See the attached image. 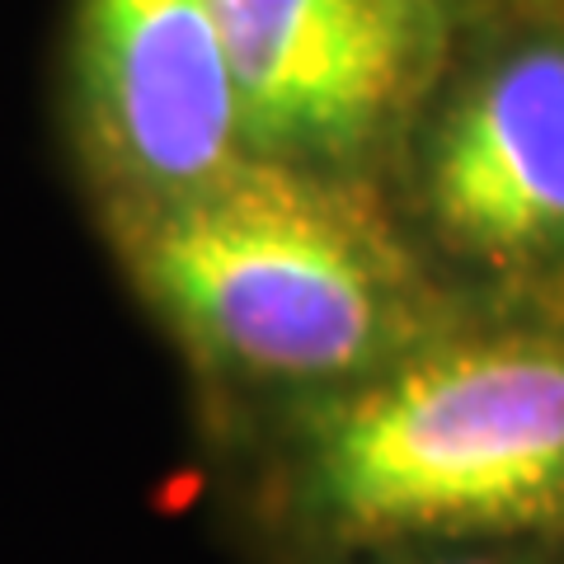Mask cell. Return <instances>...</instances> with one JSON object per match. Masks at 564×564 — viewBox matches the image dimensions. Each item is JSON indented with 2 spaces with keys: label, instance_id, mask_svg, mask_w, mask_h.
Masks as SVG:
<instances>
[{
  "label": "cell",
  "instance_id": "1",
  "mask_svg": "<svg viewBox=\"0 0 564 564\" xmlns=\"http://www.w3.org/2000/svg\"><path fill=\"white\" fill-rule=\"evenodd\" d=\"M109 221L141 296L217 377L321 400L437 339L423 269L352 170L250 151Z\"/></svg>",
  "mask_w": 564,
  "mask_h": 564
},
{
  "label": "cell",
  "instance_id": "2",
  "mask_svg": "<svg viewBox=\"0 0 564 564\" xmlns=\"http://www.w3.org/2000/svg\"><path fill=\"white\" fill-rule=\"evenodd\" d=\"M292 499L358 545L564 536V348L532 334L429 339L311 400Z\"/></svg>",
  "mask_w": 564,
  "mask_h": 564
},
{
  "label": "cell",
  "instance_id": "3",
  "mask_svg": "<svg viewBox=\"0 0 564 564\" xmlns=\"http://www.w3.org/2000/svg\"><path fill=\"white\" fill-rule=\"evenodd\" d=\"M250 151L358 170L433 95L452 0H212Z\"/></svg>",
  "mask_w": 564,
  "mask_h": 564
},
{
  "label": "cell",
  "instance_id": "4",
  "mask_svg": "<svg viewBox=\"0 0 564 564\" xmlns=\"http://www.w3.org/2000/svg\"><path fill=\"white\" fill-rule=\"evenodd\" d=\"M70 104L109 217L188 198L250 155L212 0H80Z\"/></svg>",
  "mask_w": 564,
  "mask_h": 564
},
{
  "label": "cell",
  "instance_id": "5",
  "mask_svg": "<svg viewBox=\"0 0 564 564\" xmlns=\"http://www.w3.org/2000/svg\"><path fill=\"white\" fill-rule=\"evenodd\" d=\"M423 207L452 250L522 263L564 245V43L508 47L423 141Z\"/></svg>",
  "mask_w": 564,
  "mask_h": 564
},
{
  "label": "cell",
  "instance_id": "6",
  "mask_svg": "<svg viewBox=\"0 0 564 564\" xmlns=\"http://www.w3.org/2000/svg\"><path fill=\"white\" fill-rule=\"evenodd\" d=\"M386 564H532V560H513V555H395V560H386Z\"/></svg>",
  "mask_w": 564,
  "mask_h": 564
}]
</instances>
